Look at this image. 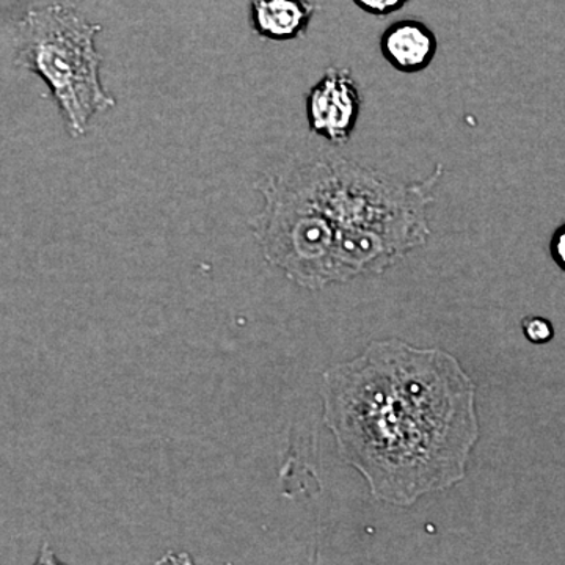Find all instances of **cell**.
Returning <instances> with one entry per match:
<instances>
[{
    "label": "cell",
    "mask_w": 565,
    "mask_h": 565,
    "mask_svg": "<svg viewBox=\"0 0 565 565\" xmlns=\"http://www.w3.org/2000/svg\"><path fill=\"white\" fill-rule=\"evenodd\" d=\"M522 332L531 344H546L555 338V327L542 316H526V318H523Z\"/></svg>",
    "instance_id": "obj_8"
},
{
    "label": "cell",
    "mask_w": 565,
    "mask_h": 565,
    "mask_svg": "<svg viewBox=\"0 0 565 565\" xmlns=\"http://www.w3.org/2000/svg\"><path fill=\"white\" fill-rule=\"evenodd\" d=\"M308 191L334 234L333 281L381 274L430 236L429 210L444 178L404 182L343 156L299 161Z\"/></svg>",
    "instance_id": "obj_2"
},
{
    "label": "cell",
    "mask_w": 565,
    "mask_h": 565,
    "mask_svg": "<svg viewBox=\"0 0 565 565\" xmlns=\"http://www.w3.org/2000/svg\"><path fill=\"white\" fill-rule=\"evenodd\" d=\"M322 396L341 459L375 500L411 508L465 478L479 438L476 386L451 353L374 341L326 374Z\"/></svg>",
    "instance_id": "obj_1"
},
{
    "label": "cell",
    "mask_w": 565,
    "mask_h": 565,
    "mask_svg": "<svg viewBox=\"0 0 565 565\" xmlns=\"http://www.w3.org/2000/svg\"><path fill=\"white\" fill-rule=\"evenodd\" d=\"M256 189L264 207L253 228L267 262L310 289L334 282L333 230L316 206L299 163L267 174Z\"/></svg>",
    "instance_id": "obj_4"
},
{
    "label": "cell",
    "mask_w": 565,
    "mask_h": 565,
    "mask_svg": "<svg viewBox=\"0 0 565 565\" xmlns=\"http://www.w3.org/2000/svg\"><path fill=\"white\" fill-rule=\"evenodd\" d=\"M32 565H68L65 563H62L61 559H58L57 555H55L54 550L51 548L50 544H43L41 545L39 557H36L35 563Z\"/></svg>",
    "instance_id": "obj_11"
},
{
    "label": "cell",
    "mask_w": 565,
    "mask_h": 565,
    "mask_svg": "<svg viewBox=\"0 0 565 565\" xmlns=\"http://www.w3.org/2000/svg\"><path fill=\"white\" fill-rule=\"evenodd\" d=\"M382 57L403 74L423 73L433 65L438 40L433 29L422 21L393 22L379 40Z\"/></svg>",
    "instance_id": "obj_6"
},
{
    "label": "cell",
    "mask_w": 565,
    "mask_h": 565,
    "mask_svg": "<svg viewBox=\"0 0 565 565\" xmlns=\"http://www.w3.org/2000/svg\"><path fill=\"white\" fill-rule=\"evenodd\" d=\"M352 2L371 17L385 18L403 10L411 0H352Z\"/></svg>",
    "instance_id": "obj_9"
},
{
    "label": "cell",
    "mask_w": 565,
    "mask_h": 565,
    "mask_svg": "<svg viewBox=\"0 0 565 565\" xmlns=\"http://www.w3.org/2000/svg\"><path fill=\"white\" fill-rule=\"evenodd\" d=\"M98 32L102 25L66 6L33 10L21 25L18 63L46 82L74 137L87 132L93 115L115 106L99 77Z\"/></svg>",
    "instance_id": "obj_3"
},
{
    "label": "cell",
    "mask_w": 565,
    "mask_h": 565,
    "mask_svg": "<svg viewBox=\"0 0 565 565\" xmlns=\"http://www.w3.org/2000/svg\"><path fill=\"white\" fill-rule=\"evenodd\" d=\"M550 255L553 262L565 273V223L557 226L550 241Z\"/></svg>",
    "instance_id": "obj_10"
},
{
    "label": "cell",
    "mask_w": 565,
    "mask_h": 565,
    "mask_svg": "<svg viewBox=\"0 0 565 565\" xmlns=\"http://www.w3.org/2000/svg\"><path fill=\"white\" fill-rule=\"evenodd\" d=\"M362 106V92L352 71L330 66L308 92L305 102L308 128L334 147H343L355 132Z\"/></svg>",
    "instance_id": "obj_5"
},
{
    "label": "cell",
    "mask_w": 565,
    "mask_h": 565,
    "mask_svg": "<svg viewBox=\"0 0 565 565\" xmlns=\"http://www.w3.org/2000/svg\"><path fill=\"white\" fill-rule=\"evenodd\" d=\"M316 11L311 0H250L248 20L262 39L291 41L307 35Z\"/></svg>",
    "instance_id": "obj_7"
}]
</instances>
